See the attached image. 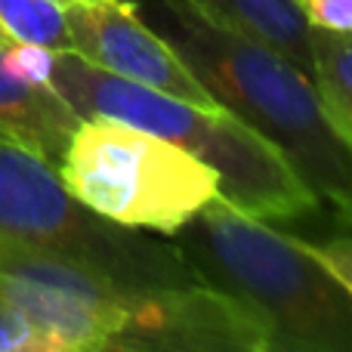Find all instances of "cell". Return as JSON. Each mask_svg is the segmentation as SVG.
I'll list each match as a JSON object with an SVG mask.
<instances>
[{"label":"cell","mask_w":352,"mask_h":352,"mask_svg":"<svg viewBox=\"0 0 352 352\" xmlns=\"http://www.w3.org/2000/svg\"><path fill=\"white\" fill-rule=\"evenodd\" d=\"M62 6H84V3H102V0H59Z\"/></svg>","instance_id":"15"},{"label":"cell","mask_w":352,"mask_h":352,"mask_svg":"<svg viewBox=\"0 0 352 352\" xmlns=\"http://www.w3.org/2000/svg\"><path fill=\"white\" fill-rule=\"evenodd\" d=\"M84 118L53 90L16 80L0 65V142L59 164Z\"/></svg>","instance_id":"7"},{"label":"cell","mask_w":352,"mask_h":352,"mask_svg":"<svg viewBox=\"0 0 352 352\" xmlns=\"http://www.w3.org/2000/svg\"><path fill=\"white\" fill-rule=\"evenodd\" d=\"M56 170L93 213L155 235H173L219 195L210 164L148 130L109 118H84Z\"/></svg>","instance_id":"4"},{"label":"cell","mask_w":352,"mask_h":352,"mask_svg":"<svg viewBox=\"0 0 352 352\" xmlns=\"http://www.w3.org/2000/svg\"><path fill=\"white\" fill-rule=\"evenodd\" d=\"M309 80L318 109L340 142L352 148V37L309 28Z\"/></svg>","instance_id":"9"},{"label":"cell","mask_w":352,"mask_h":352,"mask_svg":"<svg viewBox=\"0 0 352 352\" xmlns=\"http://www.w3.org/2000/svg\"><path fill=\"white\" fill-rule=\"evenodd\" d=\"M12 41H16V37H12L10 31H6V25H3V22H0V50H3V47H10Z\"/></svg>","instance_id":"14"},{"label":"cell","mask_w":352,"mask_h":352,"mask_svg":"<svg viewBox=\"0 0 352 352\" xmlns=\"http://www.w3.org/2000/svg\"><path fill=\"white\" fill-rule=\"evenodd\" d=\"M50 87L80 118H109L148 130L201 158L217 170L219 195L256 219L281 229L349 219L324 204L272 142L223 109H201L133 84L74 53H59Z\"/></svg>","instance_id":"2"},{"label":"cell","mask_w":352,"mask_h":352,"mask_svg":"<svg viewBox=\"0 0 352 352\" xmlns=\"http://www.w3.org/2000/svg\"><path fill=\"white\" fill-rule=\"evenodd\" d=\"M0 352H56L53 340L19 309L0 306Z\"/></svg>","instance_id":"12"},{"label":"cell","mask_w":352,"mask_h":352,"mask_svg":"<svg viewBox=\"0 0 352 352\" xmlns=\"http://www.w3.org/2000/svg\"><path fill=\"white\" fill-rule=\"evenodd\" d=\"M186 3L223 28L241 31L272 47L309 74V41H306L309 28L294 0H186Z\"/></svg>","instance_id":"8"},{"label":"cell","mask_w":352,"mask_h":352,"mask_svg":"<svg viewBox=\"0 0 352 352\" xmlns=\"http://www.w3.org/2000/svg\"><path fill=\"white\" fill-rule=\"evenodd\" d=\"M56 59H59V50L28 41H12L10 47L0 50V65L16 80H25V84L34 87H50Z\"/></svg>","instance_id":"11"},{"label":"cell","mask_w":352,"mask_h":352,"mask_svg":"<svg viewBox=\"0 0 352 352\" xmlns=\"http://www.w3.org/2000/svg\"><path fill=\"white\" fill-rule=\"evenodd\" d=\"M142 19L219 109L272 142L324 204L349 217L352 148L322 118L303 68L241 31L210 22L186 0H152Z\"/></svg>","instance_id":"1"},{"label":"cell","mask_w":352,"mask_h":352,"mask_svg":"<svg viewBox=\"0 0 352 352\" xmlns=\"http://www.w3.org/2000/svg\"><path fill=\"white\" fill-rule=\"evenodd\" d=\"M0 235L87 263L130 291L201 281L176 244L127 229L84 207L59 170L0 142Z\"/></svg>","instance_id":"5"},{"label":"cell","mask_w":352,"mask_h":352,"mask_svg":"<svg viewBox=\"0 0 352 352\" xmlns=\"http://www.w3.org/2000/svg\"><path fill=\"white\" fill-rule=\"evenodd\" d=\"M176 248L204 285L232 294L269 324V352H349L352 287L318 263L306 238L213 195Z\"/></svg>","instance_id":"3"},{"label":"cell","mask_w":352,"mask_h":352,"mask_svg":"<svg viewBox=\"0 0 352 352\" xmlns=\"http://www.w3.org/2000/svg\"><path fill=\"white\" fill-rule=\"evenodd\" d=\"M72 53L109 74L186 99L201 109H219L195 74L179 62L170 43L140 16L136 0L65 6Z\"/></svg>","instance_id":"6"},{"label":"cell","mask_w":352,"mask_h":352,"mask_svg":"<svg viewBox=\"0 0 352 352\" xmlns=\"http://www.w3.org/2000/svg\"><path fill=\"white\" fill-rule=\"evenodd\" d=\"M306 28L352 34V0H294Z\"/></svg>","instance_id":"13"},{"label":"cell","mask_w":352,"mask_h":352,"mask_svg":"<svg viewBox=\"0 0 352 352\" xmlns=\"http://www.w3.org/2000/svg\"><path fill=\"white\" fill-rule=\"evenodd\" d=\"M0 22L16 41L43 43L59 53H72L65 6L59 0H0Z\"/></svg>","instance_id":"10"}]
</instances>
